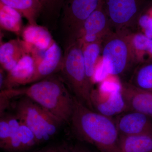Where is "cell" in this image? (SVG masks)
Wrapping results in <instances>:
<instances>
[{
	"mask_svg": "<svg viewBox=\"0 0 152 152\" xmlns=\"http://www.w3.org/2000/svg\"><path fill=\"white\" fill-rule=\"evenodd\" d=\"M129 83L140 89L152 93V62L137 66Z\"/></svg>",
	"mask_w": 152,
	"mask_h": 152,
	"instance_id": "cell-23",
	"label": "cell"
},
{
	"mask_svg": "<svg viewBox=\"0 0 152 152\" xmlns=\"http://www.w3.org/2000/svg\"><path fill=\"white\" fill-rule=\"evenodd\" d=\"M5 71L2 69L1 68L0 69V90L1 91L4 90V89L5 85L6 77Z\"/></svg>",
	"mask_w": 152,
	"mask_h": 152,
	"instance_id": "cell-28",
	"label": "cell"
},
{
	"mask_svg": "<svg viewBox=\"0 0 152 152\" xmlns=\"http://www.w3.org/2000/svg\"><path fill=\"white\" fill-rule=\"evenodd\" d=\"M28 54H30L28 46L23 40L15 39L1 44V68L8 72L15 68L23 57Z\"/></svg>",
	"mask_w": 152,
	"mask_h": 152,
	"instance_id": "cell-13",
	"label": "cell"
},
{
	"mask_svg": "<svg viewBox=\"0 0 152 152\" xmlns=\"http://www.w3.org/2000/svg\"><path fill=\"white\" fill-rule=\"evenodd\" d=\"M0 26L1 28L21 35L23 27L22 16L13 9L1 3Z\"/></svg>",
	"mask_w": 152,
	"mask_h": 152,
	"instance_id": "cell-20",
	"label": "cell"
},
{
	"mask_svg": "<svg viewBox=\"0 0 152 152\" xmlns=\"http://www.w3.org/2000/svg\"><path fill=\"white\" fill-rule=\"evenodd\" d=\"M22 96L35 102L63 124L70 123L74 96L61 76L54 74L29 86L1 91L0 103L9 105L11 99Z\"/></svg>",
	"mask_w": 152,
	"mask_h": 152,
	"instance_id": "cell-1",
	"label": "cell"
},
{
	"mask_svg": "<svg viewBox=\"0 0 152 152\" xmlns=\"http://www.w3.org/2000/svg\"><path fill=\"white\" fill-rule=\"evenodd\" d=\"M83 46L81 41L78 39L64 48L60 72L61 77L73 93L74 96L94 110L91 100L94 86L87 76L83 57Z\"/></svg>",
	"mask_w": 152,
	"mask_h": 152,
	"instance_id": "cell-3",
	"label": "cell"
},
{
	"mask_svg": "<svg viewBox=\"0 0 152 152\" xmlns=\"http://www.w3.org/2000/svg\"><path fill=\"white\" fill-rule=\"evenodd\" d=\"M11 137V130L7 116L1 117L0 120V147L3 149Z\"/></svg>",
	"mask_w": 152,
	"mask_h": 152,
	"instance_id": "cell-25",
	"label": "cell"
},
{
	"mask_svg": "<svg viewBox=\"0 0 152 152\" xmlns=\"http://www.w3.org/2000/svg\"><path fill=\"white\" fill-rule=\"evenodd\" d=\"M70 124L74 132L100 152H120L119 133L111 118L90 109L74 96Z\"/></svg>",
	"mask_w": 152,
	"mask_h": 152,
	"instance_id": "cell-2",
	"label": "cell"
},
{
	"mask_svg": "<svg viewBox=\"0 0 152 152\" xmlns=\"http://www.w3.org/2000/svg\"><path fill=\"white\" fill-rule=\"evenodd\" d=\"M132 33L113 31L103 40L102 63L109 75L121 77L138 65L131 41Z\"/></svg>",
	"mask_w": 152,
	"mask_h": 152,
	"instance_id": "cell-4",
	"label": "cell"
},
{
	"mask_svg": "<svg viewBox=\"0 0 152 152\" xmlns=\"http://www.w3.org/2000/svg\"><path fill=\"white\" fill-rule=\"evenodd\" d=\"M113 31L103 1L85 22L79 39L83 45L102 42L104 38Z\"/></svg>",
	"mask_w": 152,
	"mask_h": 152,
	"instance_id": "cell-9",
	"label": "cell"
},
{
	"mask_svg": "<svg viewBox=\"0 0 152 152\" xmlns=\"http://www.w3.org/2000/svg\"><path fill=\"white\" fill-rule=\"evenodd\" d=\"M42 6L40 18L46 27L54 28L59 20L65 0H38Z\"/></svg>",
	"mask_w": 152,
	"mask_h": 152,
	"instance_id": "cell-21",
	"label": "cell"
},
{
	"mask_svg": "<svg viewBox=\"0 0 152 152\" xmlns=\"http://www.w3.org/2000/svg\"><path fill=\"white\" fill-rule=\"evenodd\" d=\"M72 146L65 144L58 146L47 147L35 152H72Z\"/></svg>",
	"mask_w": 152,
	"mask_h": 152,
	"instance_id": "cell-26",
	"label": "cell"
},
{
	"mask_svg": "<svg viewBox=\"0 0 152 152\" xmlns=\"http://www.w3.org/2000/svg\"><path fill=\"white\" fill-rule=\"evenodd\" d=\"M38 144L32 131L21 122L18 129L11 136L2 149L10 152L23 151Z\"/></svg>",
	"mask_w": 152,
	"mask_h": 152,
	"instance_id": "cell-16",
	"label": "cell"
},
{
	"mask_svg": "<svg viewBox=\"0 0 152 152\" xmlns=\"http://www.w3.org/2000/svg\"><path fill=\"white\" fill-rule=\"evenodd\" d=\"M120 152H152V132L121 136Z\"/></svg>",
	"mask_w": 152,
	"mask_h": 152,
	"instance_id": "cell-18",
	"label": "cell"
},
{
	"mask_svg": "<svg viewBox=\"0 0 152 152\" xmlns=\"http://www.w3.org/2000/svg\"><path fill=\"white\" fill-rule=\"evenodd\" d=\"M118 77L108 76L91 95L93 109L102 115L112 118L127 111V107L122 92V83Z\"/></svg>",
	"mask_w": 152,
	"mask_h": 152,
	"instance_id": "cell-7",
	"label": "cell"
},
{
	"mask_svg": "<svg viewBox=\"0 0 152 152\" xmlns=\"http://www.w3.org/2000/svg\"><path fill=\"white\" fill-rule=\"evenodd\" d=\"M102 42L84 44L83 46V57L88 79L94 86V76L96 66L102 54Z\"/></svg>",
	"mask_w": 152,
	"mask_h": 152,
	"instance_id": "cell-19",
	"label": "cell"
},
{
	"mask_svg": "<svg viewBox=\"0 0 152 152\" xmlns=\"http://www.w3.org/2000/svg\"><path fill=\"white\" fill-rule=\"evenodd\" d=\"M21 35L27 43L44 50H47L55 42L48 28L43 26L28 24L24 28Z\"/></svg>",
	"mask_w": 152,
	"mask_h": 152,
	"instance_id": "cell-15",
	"label": "cell"
},
{
	"mask_svg": "<svg viewBox=\"0 0 152 152\" xmlns=\"http://www.w3.org/2000/svg\"><path fill=\"white\" fill-rule=\"evenodd\" d=\"M131 41L139 64L152 62V39L137 32L131 34Z\"/></svg>",
	"mask_w": 152,
	"mask_h": 152,
	"instance_id": "cell-22",
	"label": "cell"
},
{
	"mask_svg": "<svg viewBox=\"0 0 152 152\" xmlns=\"http://www.w3.org/2000/svg\"><path fill=\"white\" fill-rule=\"evenodd\" d=\"M147 37L152 39V3L144 11L138 21V28Z\"/></svg>",
	"mask_w": 152,
	"mask_h": 152,
	"instance_id": "cell-24",
	"label": "cell"
},
{
	"mask_svg": "<svg viewBox=\"0 0 152 152\" xmlns=\"http://www.w3.org/2000/svg\"><path fill=\"white\" fill-rule=\"evenodd\" d=\"M1 3L13 9L27 20L29 24L37 25L40 18L42 6L38 0H0Z\"/></svg>",
	"mask_w": 152,
	"mask_h": 152,
	"instance_id": "cell-17",
	"label": "cell"
},
{
	"mask_svg": "<svg viewBox=\"0 0 152 152\" xmlns=\"http://www.w3.org/2000/svg\"><path fill=\"white\" fill-rule=\"evenodd\" d=\"M18 98L14 105L15 115L32 131L38 144L54 136L63 123L27 97Z\"/></svg>",
	"mask_w": 152,
	"mask_h": 152,
	"instance_id": "cell-5",
	"label": "cell"
},
{
	"mask_svg": "<svg viewBox=\"0 0 152 152\" xmlns=\"http://www.w3.org/2000/svg\"><path fill=\"white\" fill-rule=\"evenodd\" d=\"M122 92L127 111L140 112L152 118V93L126 82L122 83Z\"/></svg>",
	"mask_w": 152,
	"mask_h": 152,
	"instance_id": "cell-12",
	"label": "cell"
},
{
	"mask_svg": "<svg viewBox=\"0 0 152 152\" xmlns=\"http://www.w3.org/2000/svg\"><path fill=\"white\" fill-rule=\"evenodd\" d=\"M34 69V61L33 57L29 54L25 55L15 68L8 72L4 90L26 85L32 76Z\"/></svg>",
	"mask_w": 152,
	"mask_h": 152,
	"instance_id": "cell-14",
	"label": "cell"
},
{
	"mask_svg": "<svg viewBox=\"0 0 152 152\" xmlns=\"http://www.w3.org/2000/svg\"><path fill=\"white\" fill-rule=\"evenodd\" d=\"M63 56L61 47L55 42L47 50L42 61L35 67L34 73L27 84L39 81L60 72Z\"/></svg>",
	"mask_w": 152,
	"mask_h": 152,
	"instance_id": "cell-11",
	"label": "cell"
},
{
	"mask_svg": "<svg viewBox=\"0 0 152 152\" xmlns=\"http://www.w3.org/2000/svg\"><path fill=\"white\" fill-rule=\"evenodd\" d=\"M120 136H129L152 132V118L128 110L118 115L115 121Z\"/></svg>",
	"mask_w": 152,
	"mask_h": 152,
	"instance_id": "cell-10",
	"label": "cell"
},
{
	"mask_svg": "<svg viewBox=\"0 0 152 152\" xmlns=\"http://www.w3.org/2000/svg\"><path fill=\"white\" fill-rule=\"evenodd\" d=\"M103 1L65 0L59 20L60 32L65 48L79 39L85 22Z\"/></svg>",
	"mask_w": 152,
	"mask_h": 152,
	"instance_id": "cell-6",
	"label": "cell"
},
{
	"mask_svg": "<svg viewBox=\"0 0 152 152\" xmlns=\"http://www.w3.org/2000/svg\"><path fill=\"white\" fill-rule=\"evenodd\" d=\"M151 3L148 0H103L113 31L137 32L140 17Z\"/></svg>",
	"mask_w": 152,
	"mask_h": 152,
	"instance_id": "cell-8",
	"label": "cell"
},
{
	"mask_svg": "<svg viewBox=\"0 0 152 152\" xmlns=\"http://www.w3.org/2000/svg\"><path fill=\"white\" fill-rule=\"evenodd\" d=\"M71 150L72 152H93L86 147L80 144L72 146Z\"/></svg>",
	"mask_w": 152,
	"mask_h": 152,
	"instance_id": "cell-27",
	"label": "cell"
}]
</instances>
